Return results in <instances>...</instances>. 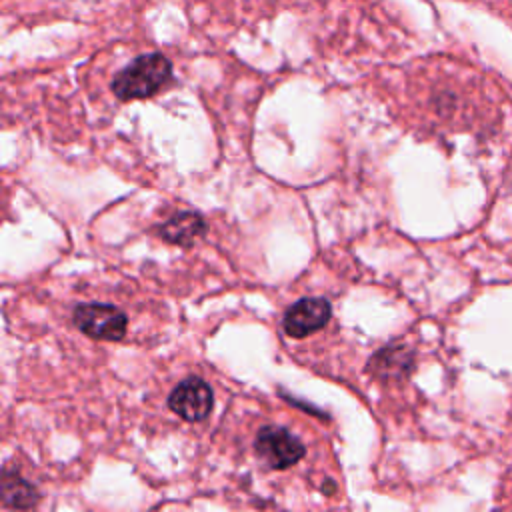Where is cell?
I'll list each match as a JSON object with an SVG mask.
<instances>
[{
  "instance_id": "6da1fadb",
  "label": "cell",
  "mask_w": 512,
  "mask_h": 512,
  "mask_svg": "<svg viewBox=\"0 0 512 512\" xmlns=\"http://www.w3.org/2000/svg\"><path fill=\"white\" fill-rule=\"evenodd\" d=\"M172 66L162 54H144L132 60L112 80V92L120 100L148 98L170 78Z\"/></svg>"
},
{
  "instance_id": "7a4b0ae2",
  "label": "cell",
  "mask_w": 512,
  "mask_h": 512,
  "mask_svg": "<svg viewBox=\"0 0 512 512\" xmlns=\"http://www.w3.org/2000/svg\"><path fill=\"white\" fill-rule=\"evenodd\" d=\"M72 320L80 332L98 340H120L126 334V314L104 302H84L74 308Z\"/></svg>"
},
{
  "instance_id": "3957f363",
  "label": "cell",
  "mask_w": 512,
  "mask_h": 512,
  "mask_svg": "<svg viewBox=\"0 0 512 512\" xmlns=\"http://www.w3.org/2000/svg\"><path fill=\"white\" fill-rule=\"evenodd\" d=\"M256 454L272 470H284L296 464L306 448L298 436L284 426H262L254 440Z\"/></svg>"
},
{
  "instance_id": "277c9868",
  "label": "cell",
  "mask_w": 512,
  "mask_h": 512,
  "mask_svg": "<svg viewBox=\"0 0 512 512\" xmlns=\"http://www.w3.org/2000/svg\"><path fill=\"white\" fill-rule=\"evenodd\" d=\"M168 406L186 422H200L212 412L214 392L206 380L190 376L174 386L168 396Z\"/></svg>"
},
{
  "instance_id": "5b68a950",
  "label": "cell",
  "mask_w": 512,
  "mask_h": 512,
  "mask_svg": "<svg viewBox=\"0 0 512 512\" xmlns=\"http://www.w3.org/2000/svg\"><path fill=\"white\" fill-rule=\"evenodd\" d=\"M330 314H332V308L326 298H320V296L300 298L284 312L282 328L292 338H304L324 328L326 322L330 320Z\"/></svg>"
},
{
  "instance_id": "8992f818",
  "label": "cell",
  "mask_w": 512,
  "mask_h": 512,
  "mask_svg": "<svg viewBox=\"0 0 512 512\" xmlns=\"http://www.w3.org/2000/svg\"><path fill=\"white\" fill-rule=\"evenodd\" d=\"M204 232H206V222L202 220V216L188 210L176 212L158 228V234L166 242H172L178 246H190Z\"/></svg>"
},
{
  "instance_id": "52a82bcc",
  "label": "cell",
  "mask_w": 512,
  "mask_h": 512,
  "mask_svg": "<svg viewBox=\"0 0 512 512\" xmlns=\"http://www.w3.org/2000/svg\"><path fill=\"white\" fill-rule=\"evenodd\" d=\"M2 500L12 508H30L38 502L36 488L16 472L4 470L2 474Z\"/></svg>"
}]
</instances>
